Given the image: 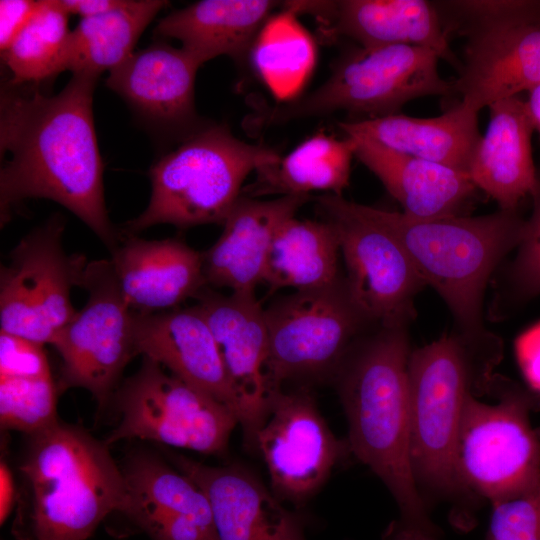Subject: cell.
I'll use <instances>...</instances> for the list:
<instances>
[{
	"instance_id": "obj_1",
	"label": "cell",
	"mask_w": 540,
	"mask_h": 540,
	"mask_svg": "<svg viewBox=\"0 0 540 540\" xmlns=\"http://www.w3.org/2000/svg\"><path fill=\"white\" fill-rule=\"evenodd\" d=\"M98 77L72 74L57 94L6 81L0 97V215L5 225L26 199L53 200L76 215L110 252L120 231L104 200L93 117Z\"/></svg>"
},
{
	"instance_id": "obj_2",
	"label": "cell",
	"mask_w": 540,
	"mask_h": 540,
	"mask_svg": "<svg viewBox=\"0 0 540 540\" xmlns=\"http://www.w3.org/2000/svg\"><path fill=\"white\" fill-rule=\"evenodd\" d=\"M406 325H378L352 345L335 377L348 420L351 454L384 483L398 518L384 540H441L414 477Z\"/></svg>"
},
{
	"instance_id": "obj_3",
	"label": "cell",
	"mask_w": 540,
	"mask_h": 540,
	"mask_svg": "<svg viewBox=\"0 0 540 540\" xmlns=\"http://www.w3.org/2000/svg\"><path fill=\"white\" fill-rule=\"evenodd\" d=\"M28 436L18 540H87L107 515L124 512L125 478L104 440L59 420Z\"/></svg>"
},
{
	"instance_id": "obj_4",
	"label": "cell",
	"mask_w": 540,
	"mask_h": 540,
	"mask_svg": "<svg viewBox=\"0 0 540 540\" xmlns=\"http://www.w3.org/2000/svg\"><path fill=\"white\" fill-rule=\"evenodd\" d=\"M502 357L503 342L495 334L475 339L455 330L409 355L414 477L421 493L453 501L450 522L455 528L463 517L454 471L460 420L470 397L490 395L494 369Z\"/></svg>"
},
{
	"instance_id": "obj_5",
	"label": "cell",
	"mask_w": 540,
	"mask_h": 540,
	"mask_svg": "<svg viewBox=\"0 0 540 540\" xmlns=\"http://www.w3.org/2000/svg\"><path fill=\"white\" fill-rule=\"evenodd\" d=\"M403 245L420 276L448 306L455 331L475 339L492 335L483 324L487 283L523 236L519 210L488 215L418 219L369 207Z\"/></svg>"
},
{
	"instance_id": "obj_6",
	"label": "cell",
	"mask_w": 540,
	"mask_h": 540,
	"mask_svg": "<svg viewBox=\"0 0 540 540\" xmlns=\"http://www.w3.org/2000/svg\"><path fill=\"white\" fill-rule=\"evenodd\" d=\"M279 158L271 148L236 138L226 126L202 125L151 166L149 203L120 232L136 235L163 223L181 229L223 224L247 176Z\"/></svg>"
},
{
	"instance_id": "obj_7",
	"label": "cell",
	"mask_w": 540,
	"mask_h": 540,
	"mask_svg": "<svg viewBox=\"0 0 540 540\" xmlns=\"http://www.w3.org/2000/svg\"><path fill=\"white\" fill-rule=\"evenodd\" d=\"M490 395L467 401L454 450V471L463 500L462 531L476 524L478 502L494 504L529 489L540 476V429L530 416L540 394L495 374Z\"/></svg>"
},
{
	"instance_id": "obj_8",
	"label": "cell",
	"mask_w": 540,
	"mask_h": 540,
	"mask_svg": "<svg viewBox=\"0 0 540 540\" xmlns=\"http://www.w3.org/2000/svg\"><path fill=\"white\" fill-rule=\"evenodd\" d=\"M450 37L465 39L454 93L479 112L540 83V0L434 2Z\"/></svg>"
},
{
	"instance_id": "obj_9",
	"label": "cell",
	"mask_w": 540,
	"mask_h": 540,
	"mask_svg": "<svg viewBox=\"0 0 540 540\" xmlns=\"http://www.w3.org/2000/svg\"><path fill=\"white\" fill-rule=\"evenodd\" d=\"M264 312L272 394L290 381L335 375L352 345L375 325L351 297L344 277L283 296Z\"/></svg>"
},
{
	"instance_id": "obj_10",
	"label": "cell",
	"mask_w": 540,
	"mask_h": 540,
	"mask_svg": "<svg viewBox=\"0 0 540 540\" xmlns=\"http://www.w3.org/2000/svg\"><path fill=\"white\" fill-rule=\"evenodd\" d=\"M439 59L434 51L418 46L360 47L346 54L314 92L276 107L266 115L267 121L340 110L374 118L399 113L404 104L423 96L450 95L453 82L440 76Z\"/></svg>"
},
{
	"instance_id": "obj_11",
	"label": "cell",
	"mask_w": 540,
	"mask_h": 540,
	"mask_svg": "<svg viewBox=\"0 0 540 540\" xmlns=\"http://www.w3.org/2000/svg\"><path fill=\"white\" fill-rule=\"evenodd\" d=\"M65 219L55 214L21 238L0 269V331L45 345L77 311L71 290L82 285L83 254L66 253Z\"/></svg>"
},
{
	"instance_id": "obj_12",
	"label": "cell",
	"mask_w": 540,
	"mask_h": 540,
	"mask_svg": "<svg viewBox=\"0 0 540 540\" xmlns=\"http://www.w3.org/2000/svg\"><path fill=\"white\" fill-rule=\"evenodd\" d=\"M120 414L104 442L144 439L204 454H222L238 423L234 412L205 392L143 357L139 370L117 388Z\"/></svg>"
},
{
	"instance_id": "obj_13",
	"label": "cell",
	"mask_w": 540,
	"mask_h": 540,
	"mask_svg": "<svg viewBox=\"0 0 540 540\" xmlns=\"http://www.w3.org/2000/svg\"><path fill=\"white\" fill-rule=\"evenodd\" d=\"M317 207L337 232L344 280L355 303L375 325L408 326L416 316L415 297L426 283L401 242L368 206L326 193Z\"/></svg>"
},
{
	"instance_id": "obj_14",
	"label": "cell",
	"mask_w": 540,
	"mask_h": 540,
	"mask_svg": "<svg viewBox=\"0 0 540 540\" xmlns=\"http://www.w3.org/2000/svg\"><path fill=\"white\" fill-rule=\"evenodd\" d=\"M81 287L88 293L85 306L52 343L62 360L58 389H86L103 408L114 396L122 371L136 356L133 311L110 259L88 262Z\"/></svg>"
},
{
	"instance_id": "obj_15",
	"label": "cell",
	"mask_w": 540,
	"mask_h": 540,
	"mask_svg": "<svg viewBox=\"0 0 540 540\" xmlns=\"http://www.w3.org/2000/svg\"><path fill=\"white\" fill-rule=\"evenodd\" d=\"M271 490L281 501L304 505L334 466L351 454L348 440L330 430L314 398L304 389L272 394L268 417L256 435Z\"/></svg>"
},
{
	"instance_id": "obj_16",
	"label": "cell",
	"mask_w": 540,
	"mask_h": 540,
	"mask_svg": "<svg viewBox=\"0 0 540 540\" xmlns=\"http://www.w3.org/2000/svg\"><path fill=\"white\" fill-rule=\"evenodd\" d=\"M194 298L221 354L237 401L246 448L256 451V435L268 417L272 397L266 375L264 309L255 293L223 295L205 286Z\"/></svg>"
},
{
	"instance_id": "obj_17",
	"label": "cell",
	"mask_w": 540,
	"mask_h": 540,
	"mask_svg": "<svg viewBox=\"0 0 540 540\" xmlns=\"http://www.w3.org/2000/svg\"><path fill=\"white\" fill-rule=\"evenodd\" d=\"M166 452L175 468L208 498L217 540H306L307 518L285 508L247 467L210 466Z\"/></svg>"
},
{
	"instance_id": "obj_18",
	"label": "cell",
	"mask_w": 540,
	"mask_h": 540,
	"mask_svg": "<svg viewBox=\"0 0 540 540\" xmlns=\"http://www.w3.org/2000/svg\"><path fill=\"white\" fill-rule=\"evenodd\" d=\"M296 14L313 15L327 37L347 36L363 48L411 45L430 49L459 70V59L434 2L426 0L286 1Z\"/></svg>"
},
{
	"instance_id": "obj_19",
	"label": "cell",
	"mask_w": 540,
	"mask_h": 540,
	"mask_svg": "<svg viewBox=\"0 0 540 540\" xmlns=\"http://www.w3.org/2000/svg\"><path fill=\"white\" fill-rule=\"evenodd\" d=\"M200 66L183 48L158 42L134 52L105 83L150 128L183 139L202 126L194 96Z\"/></svg>"
},
{
	"instance_id": "obj_20",
	"label": "cell",
	"mask_w": 540,
	"mask_h": 540,
	"mask_svg": "<svg viewBox=\"0 0 540 540\" xmlns=\"http://www.w3.org/2000/svg\"><path fill=\"white\" fill-rule=\"evenodd\" d=\"M132 332L136 355L154 360L237 417V401L221 354L197 305L155 313L133 311Z\"/></svg>"
},
{
	"instance_id": "obj_21",
	"label": "cell",
	"mask_w": 540,
	"mask_h": 540,
	"mask_svg": "<svg viewBox=\"0 0 540 540\" xmlns=\"http://www.w3.org/2000/svg\"><path fill=\"white\" fill-rule=\"evenodd\" d=\"M110 260L131 310L138 313L175 309L207 286L202 253L178 238L121 234Z\"/></svg>"
},
{
	"instance_id": "obj_22",
	"label": "cell",
	"mask_w": 540,
	"mask_h": 540,
	"mask_svg": "<svg viewBox=\"0 0 540 540\" xmlns=\"http://www.w3.org/2000/svg\"><path fill=\"white\" fill-rule=\"evenodd\" d=\"M309 200L305 195L258 200L241 195L225 219L219 239L202 253L207 286L255 293L262 283L272 240L279 227Z\"/></svg>"
},
{
	"instance_id": "obj_23",
	"label": "cell",
	"mask_w": 540,
	"mask_h": 540,
	"mask_svg": "<svg viewBox=\"0 0 540 540\" xmlns=\"http://www.w3.org/2000/svg\"><path fill=\"white\" fill-rule=\"evenodd\" d=\"M490 121L473 154L468 175L502 210H519L524 199L540 191L531 137L534 130L520 95L488 106Z\"/></svg>"
},
{
	"instance_id": "obj_24",
	"label": "cell",
	"mask_w": 540,
	"mask_h": 540,
	"mask_svg": "<svg viewBox=\"0 0 540 540\" xmlns=\"http://www.w3.org/2000/svg\"><path fill=\"white\" fill-rule=\"evenodd\" d=\"M478 113L460 101L443 114L431 118L396 113L340 122L338 125L346 136L366 138L395 152L468 174L481 139Z\"/></svg>"
},
{
	"instance_id": "obj_25",
	"label": "cell",
	"mask_w": 540,
	"mask_h": 540,
	"mask_svg": "<svg viewBox=\"0 0 540 540\" xmlns=\"http://www.w3.org/2000/svg\"><path fill=\"white\" fill-rule=\"evenodd\" d=\"M348 137L355 142V156L410 217L460 216L475 194L477 187L465 172L395 152L366 138Z\"/></svg>"
},
{
	"instance_id": "obj_26",
	"label": "cell",
	"mask_w": 540,
	"mask_h": 540,
	"mask_svg": "<svg viewBox=\"0 0 540 540\" xmlns=\"http://www.w3.org/2000/svg\"><path fill=\"white\" fill-rule=\"evenodd\" d=\"M277 6L271 0H202L166 15L154 32L180 41L200 65L220 55L242 64Z\"/></svg>"
},
{
	"instance_id": "obj_27",
	"label": "cell",
	"mask_w": 540,
	"mask_h": 540,
	"mask_svg": "<svg viewBox=\"0 0 540 540\" xmlns=\"http://www.w3.org/2000/svg\"><path fill=\"white\" fill-rule=\"evenodd\" d=\"M339 252V238L330 222L292 217L279 227L272 240L262 283L271 292L330 286L341 278Z\"/></svg>"
},
{
	"instance_id": "obj_28",
	"label": "cell",
	"mask_w": 540,
	"mask_h": 540,
	"mask_svg": "<svg viewBox=\"0 0 540 540\" xmlns=\"http://www.w3.org/2000/svg\"><path fill=\"white\" fill-rule=\"evenodd\" d=\"M168 2L123 0L115 9L81 18L71 30L62 60V72L99 76L112 71L134 52L143 31Z\"/></svg>"
},
{
	"instance_id": "obj_29",
	"label": "cell",
	"mask_w": 540,
	"mask_h": 540,
	"mask_svg": "<svg viewBox=\"0 0 540 540\" xmlns=\"http://www.w3.org/2000/svg\"><path fill=\"white\" fill-rule=\"evenodd\" d=\"M355 142L323 132L310 136L273 164L256 170L249 197L277 194L309 196L313 191L341 195L348 186Z\"/></svg>"
},
{
	"instance_id": "obj_30",
	"label": "cell",
	"mask_w": 540,
	"mask_h": 540,
	"mask_svg": "<svg viewBox=\"0 0 540 540\" xmlns=\"http://www.w3.org/2000/svg\"><path fill=\"white\" fill-rule=\"evenodd\" d=\"M122 471L127 490L123 514L140 529L154 520L174 515L190 516L214 527L204 492L156 455L134 452L127 457Z\"/></svg>"
},
{
	"instance_id": "obj_31",
	"label": "cell",
	"mask_w": 540,
	"mask_h": 540,
	"mask_svg": "<svg viewBox=\"0 0 540 540\" xmlns=\"http://www.w3.org/2000/svg\"><path fill=\"white\" fill-rule=\"evenodd\" d=\"M249 57L270 91L279 100H287L310 75L316 61V47L297 14L284 7L264 24Z\"/></svg>"
},
{
	"instance_id": "obj_32",
	"label": "cell",
	"mask_w": 540,
	"mask_h": 540,
	"mask_svg": "<svg viewBox=\"0 0 540 540\" xmlns=\"http://www.w3.org/2000/svg\"><path fill=\"white\" fill-rule=\"evenodd\" d=\"M69 13L60 0H39L27 26L3 53L14 85H39L62 73V60L71 30Z\"/></svg>"
},
{
	"instance_id": "obj_33",
	"label": "cell",
	"mask_w": 540,
	"mask_h": 540,
	"mask_svg": "<svg viewBox=\"0 0 540 540\" xmlns=\"http://www.w3.org/2000/svg\"><path fill=\"white\" fill-rule=\"evenodd\" d=\"M58 386L52 376L42 378L0 377L2 429L32 435L58 421Z\"/></svg>"
},
{
	"instance_id": "obj_34",
	"label": "cell",
	"mask_w": 540,
	"mask_h": 540,
	"mask_svg": "<svg viewBox=\"0 0 540 540\" xmlns=\"http://www.w3.org/2000/svg\"><path fill=\"white\" fill-rule=\"evenodd\" d=\"M532 212L516 254L506 266L493 303V315L500 318L540 295V191L532 198Z\"/></svg>"
},
{
	"instance_id": "obj_35",
	"label": "cell",
	"mask_w": 540,
	"mask_h": 540,
	"mask_svg": "<svg viewBox=\"0 0 540 540\" xmlns=\"http://www.w3.org/2000/svg\"><path fill=\"white\" fill-rule=\"evenodd\" d=\"M491 506L485 540H540V476L523 493Z\"/></svg>"
},
{
	"instance_id": "obj_36",
	"label": "cell",
	"mask_w": 540,
	"mask_h": 540,
	"mask_svg": "<svg viewBox=\"0 0 540 540\" xmlns=\"http://www.w3.org/2000/svg\"><path fill=\"white\" fill-rule=\"evenodd\" d=\"M44 345L0 331V377L52 376Z\"/></svg>"
},
{
	"instance_id": "obj_37",
	"label": "cell",
	"mask_w": 540,
	"mask_h": 540,
	"mask_svg": "<svg viewBox=\"0 0 540 540\" xmlns=\"http://www.w3.org/2000/svg\"><path fill=\"white\" fill-rule=\"evenodd\" d=\"M152 540H217L215 528L185 515L160 518L143 529Z\"/></svg>"
},
{
	"instance_id": "obj_38",
	"label": "cell",
	"mask_w": 540,
	"mask_h": 540,
	"mask_svg": "<svg viewBox=\"0 0 540 540\" xmlns=\"http://www.w3.org/2000/svg\"><path fill=\"white\" fill-rule=\"evenodd\" d=\"M39 6V0L0 1V49L5 52L27 26Z\"/></svg>"
},
{
	"instance_id": "obj_39",
	"label": "cell",
	"mask_w": 540,
	"mask_h": 540,
	"mask_svg": "<svg viewBox=\"0 0 540 540\" xmlns=\"http://www.w3.org/2000/svg\"><path fill=\"white\" fill-rule=\"evenodd\" d=\"M515 355L528 387L540 394V322L517 337Z\"/></svg>"
},
{
	"instance_id": "obj_40",
	"label": "cell",
	"mask_w": 540,
	"mask_h": 540,
	"mask_svg": "<svg viewBox=\"0 0 540 540\" xmlns=\"http://www.w3.org/2000/svg\"><path fill=\"white\" fill-rule=\"evenodd\" d=\"M123 0H60L69 14L92 17L117 8Z\"/></svg>"
},
{
	"instance_id": "obj_41",
	"label": "cell",
	"mask_w": 540,
	"mask_h": 540,
	"mask_svg": "<svg viewBox=\"0 0 540 540\" xmlns=\"http://www.w3.org/2000/svg\"><path fill=\"white\" fill-rule=\"evenodd\" d=\"M0 486V519L2 524L9 516L15 501L12 474L4 461L1 462Z\"/></svg>"
},
{
	"instance_id": "obj_42",
	"label": "cell",
	"mask_w": 540,
	"mask_h": 540,
	"mask_svg": "<svg viewBox=\"0 0 540 540\" xmlns=\"http://www.w3.org/2000/svg\"><path fill=\"white\" fill-rule=\"evenodd\" d=\"M525 101L534 130L540 136V83L528 91V98Z\"/></svg>"
}]
</instances>
